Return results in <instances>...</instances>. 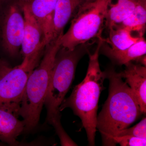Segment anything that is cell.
<instances>
[{
  "label": "cell",
  "instance_id": "obj_1",
  "mask_svg": "<svg viewBox=\"0 0 146 146\" xmlns=\"http://www.w3.org/2000/svg\"><path fill=\"white\" fill-rule=\"evenodd\" d=\"M106 72L109 93L98 115L96 128L101 134L103 145L112 146L113 137L130 126L142 113L136 98L120 73L112 68Z\"/></svg>",
  "mask_w": 146,
  "mask_h": 146
},
{
  "label": "cell",
  "instance_id": "obj_2",
  "mask_svg": "<svg viewBox=\"0 0 146 146\" xmlns=\"http://www.w3.org/2000/svg\"><path fill=\"white\" fill-rule=\"evenodd\" d=\"M102 42V37H100L94 52H88L89 65L85 78L75 86L70 96L64 99L59 107L60 112L66 108H71L80 118L90 146L96 145L98 104L104 82L106 78V72L101 70L99 60Z\"/></svg>",
  "mask_w": 146,
  "mask_h": 146
},
{
  "label": "cell",
  "instance_id": "obj_3",
  "mask_svg": "<svg viewBox=\"0 0 146 146\" xmlns=\"http://www.w3.org/2000/svg\"><path fill=\"white\" fill-rule=\"evenodd\" d=\"M62 35L45 46L41 62L33 70L27 81L18 111L23 118L25 131L30 132L38 125L49 85L56 55L61 46Z\"/></svg>",
  "mask_w": 146,
  "mask_h": 146
},
{
  "label": "cell",
  "instance_id": "obj_4",
  "mask_svg": "<svg viewBox=\"0 0 146 146\" xmlns=\"http://www.w3.org/2000/svg\"><path fill=\"white\" fill-rule=\"evenodd\" d=\"M88 52L86 44L79 45L72 50L60 46L58 51L44 103L46 119L61 115L59 107L72 83L78 63Z\"/></svg>",
  "mask_w": 146,
  "mask_h": 146
},
{
  "label": "cell",
  "instance_id": "obj_5",
  "mask_svg": "<svg viewBox=\"0 0 146 146\" xmlns=\"http://www.w3.org/2000/svg\"><path fill=\"white\" fill-rule=\"evenodd\" d=\"M112 1L94 0L80 6L73 16L70 28L61 37V46L72 50L94 37L102 36L108 9Z\"/></svg>",
  "mask_w": 146,
  "mask_h": 146
},
{
  "label": "cell",
  "instance_id": "obj_6",
  "mask_svg": "<svg viewBox=\"0 0 146 146\" xmlns=\"http://www.w3.org/2000/svg\"><path fill=\"white\" fill-rule=\"evenodd\" d=\"M18 1L11 0L0 7V45L11 56H15L22 45L25 20Z\"/></svg>",
  "mask_w": 146,
  "mask_h": 146
},
{
  "label": "cell",
  "instance_id": "obj_7",
  "mask_svg": "<svg viewBox=\"0 0 146 146\" xmlns=\"http://www.w3.org/2000/svg\"><path fill=\"white\" fill-rule=\"evenodd\" d=\"M35 68L23 61L0 78V107L8 108L18 115L28 79Z\"/></svg>",
  "mask_w": 146,
  "mask_h": 146
},
{
  "label": "cell",
  "instance_id": "obj_8",
  "mask_svg": "<svg viewBox=\"0 0 146 146\" xmlns=\"http://www.w3.org/2000/svg\"><path fill=\"white\" fill-rule=\"evenodd\" d=\"M18 3L23 10L25 20L23 38L21 47L23 61L36 67L42 50L46 46L43 32L27 6Z\"/></svg>",
  "mask_w": 146,
  "mask_h": 146
},
{
  "label": "cell",
  "instance_id": "obj_9",
  "mask_svg": "<svg viewBox=\"0 0 146 146\" xmlns=\"http://www.w3.org/2000/svg\"><path fill=\"white\" fill-rule=\"evenodd\" d=\"M28 7L43 32L46 46L53 40L54 18L57 0H18Z\"/></svg>",
  "mask_w": 146,
  "mask_h": 146
},
{
  "label": "cell",
  "instance_id": "obj_10",
  "mask_svg": "<svg viewBox=\"0 0 146 146\" xmlns=\"http://www.w3.org/2000/svg\"><path fill=\"white\" fill-rule=\"evenodd\" d=\"M125 70L120 73L123 78L134 94L142 114L146 112V67L131 62L125 65Z\"/></svg>",
  "mask_w": 146,
  "mask_h": 146
},
{
  "label": "cell",
  "instance_id": "obj_11",
  "mask_svg": "<svg viewBox=\"0 0 146 146\" xmlns=\"http://www.w3.org/2000/svg\"><path fill=\"white\" fill-rule=\"evenodd\" d=\"M16 112L0 107V141L10 145H18V136L25 131L23 121L19 120Z\"/></svg>",
  "mask_w": 146,
  "mask_h": 146
},
{
  "label": "cell",
  "instance_id": "obj_12",
  "mask_svg": "<svg viewBox=\"0 0 146 146\" xmlns=\"http://www.w3.org/2000/svg\"><path fill=\"white\" fill-rule=\"evenodd\" d=\"M100 52L109 58L115 64L126 65L133 60H139L146 55V40L143 36L129 48L123 50L112 49L103 40Z\"/></svg>",
  "mask_w": 146,
  "mask_h": 146
},
{
  "label": "cell",
  "instance_id": "obj_13",
  "mask_svg": "<svg viewBox=\"0 0 146 146\" xmlns=\"http://www.w3.org/2000/svg\"><path fill=\"white\" fill-rule=\"evenodd\" d=\"M80 5V0H57L54 18L53 40L63 35L65 25Z\"/></svg>",
  "mask_w": 146,
  "mask_h": 146
},
{
  "label": "cell",
  "instance_id": "obj_14",
  "mask_svg": "<svg viewBox=\"0 0 146 146\" xmlns=\"http://www.w3.org/2000/svg\"><path fill=\"white\" fill-rule=\"evenodd\" d=\"M141 0H117L110 4L105 23L108 29L120 25L134 10Z\"/></svg>",
  "mask_w": 146,
  "mask_h": 146
},
{
  "label": "cell",
  "instance_id": "obj_15",
  "mask_svg": "<svg viewBox=\"0 0 146 146\" xmlns=\"http://www.w3.org/2000/svg\"><path fill=\"white\" fill-rule=\"evenodd\" d=\"M146 23V0H141L134 10L122 23L118 26L127 29L132 33H136L143 36Z\"/></svg>",
  "mask_w": 146,
  "mask_h": 146
},
{
  "label": "cell",
  "instance_id": "obj_16",
  "mask_svg": "<svg viewBox=\"0 0 146 146\" xmlns=\"http://www.w3.org/2000/svg\"><path fill=\"white\" fill-rule=\"evenodd\" d=\"M108 31L109 37L106 39L103 38V40L109 44L110 47L115 50L126 49L135 44L142 37L134 35L127 29L120 26L109 29Z\"/></svg>",
  "mask_w": 146,
  "mask_h": 146
},
{
  "label": "cell",
  "instance_id": "obj_17",
  "mask_svg": "<svg viewBox=\"0 0 146 146\" xmlns=\"http://www.w3.org/2000/svg\"><path fill=\"white\" fill-rule=\"evenodd\" d=\"M61 116H55L46 120L47 123L53 127L60 139L61 146H77L64 130L61 121Z\"/></svg>",
  "mask_w": 146,
  "mask_h": 146
},
{
  "label": "cell",
  "instance_id": "obj_18",
  "mask_svg": "<svg viewBox=\"0 0 146 146\" xmlns=\"http://www.w3.org/2000/svg\"><path fill=\"white\" fill-rule=\"evenodd\" d=\"M131 136L146 139V118H144L140 122L129 128L121 130L115 136Z\"/></svg>",
  "mask_w": 146,
  "mask_h": 146
},
{
  "label": "cell",
  "instance_id": "obj_19",
  "mask_svg": "<svg viewBox=\"0 0 146 146\" xmlns=\"http://www.w3.org/2000/svg\"><path fill=\"white\" fill-rule=\"evenodd\" d=\"M114 146L119 144L121 146H145L146 139L131 136H115L113 138Z\"/></svg>",
  "mask_w": 146,
  "mask_h": 146
},
{
  "label": "cell",
  "instance_id": "obj_20",
  "mask_svg": "<svg viewBox=\"0 0 146 146\" xmlns=\"http://www.w3.org/2000/svg\"><path fill=\"white\" fill-rule=\"evenodd\" d=\"M11 68L9 64L0 57V78Z\"/></svg>",
  "mask_w": 146,
  "mask_h": 146
},
{
  "label": "cell",
  "instance_id": "obj_21",
  "mask_svg": "<svg viewBox=\"0 0 146 146\" xmlns=\"http://www.w3.org/2000/svg\"><path fill=\"white\" fill-rule=\"evenodd\" d=\"M9 1L10 0H0V7Z\"/></svg>",
  "mask_w": 146,
  "mask_h": 146
},
{
  "label": "cell",
  "instance_id": "obj_22",
  "mask_svg": "<svg viewBox=\"0 0 146 146\" xmlns=\"http://www.w3.org/2000/svg\"><path fill=\"white\" fill-rule=\"evenodd\" d=\"M80 5H81L83 4L84 3L89 2L91 1H94V0H80Z\"/></svg>",
  "mask_w": 146,
  "mask_h": 146
}]
</instances>
